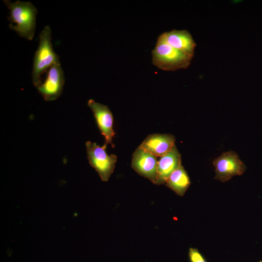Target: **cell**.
<instances>
[{"mask_svg": "<svg viewBox=\"0 0 262 262\" xmlns=\"http://www.w3.org/2000/svg\"><path fill=\"white\" fill-rule=\"evenodd\" d=\"M9 10V27L20 37L32 40L35 34L36 16L38 11L30 2L4 0Z\"/></svg>", "mask_w": 262, "mask_h": 262, "instance_id": "6da1fadb", "label": "cell"}, {"mask_svg": "<svg viewBox=\"0 0 262 262\" xmlns=\"http://www.w3.org/2000/svg\"><path fill=\"white\" fill-rule=\"evenodd\" d=\"M60 63L51 43V31L46 26L40 32L39 44L33 60L32 82L36 88L42 82V76L53 65Z\"/></svg>", "mask_w": 262, "mask_h": 262, "instance_id": "7a4b0ae2", "label": "cell"}, {"mask_svg": "<svg viewBox=\"0 0 262 262\" xmlns=\"http://www.w3.org/2000/svg\"><path fill=\"white\" fill-rule=\"evenodd\" d=\"M152 64L165 71L187 68L194 56L184 53L169 45L160 35L152 50Z\"/></svg>", "mask_w": 262, "mask_h": 262, "instance_id": "3957f363", "label": "cell"}, {"mask_svg": "<svg viewBox=\"0 0 262 262\" xmlns=\"http://www.w3.org/2000/svg\"><path fill=\"white\" fill-rule=\"evenodd\" d=\"M85 146L90 165L98 172L102 181H107L114 171L117 156L115 154L108 155L105 144L100 147L95 142L88 141Z\"/></svg>", "mask_w": 262, "mask_h": 262, "instance_id": "277c9868", "label": "cell"}, {"mask_svg": "<svg viewBox=\"0 0 262 262\" xmlns=\"http://www.w3.org/2000/svg\"><path fill=\"white\" fill-rule=\"evenodd\" d=\"M213 164L215 167L214 179L222 182L235 176L242 175L246 170L245 164L233 151L223 152L213 161Z\"/></svg>", "mask_w": 262, "mask_h": 262, "instance_id": "5b68a950", "label": "cell"}, {"mask_svg": "<svg viewBox=\"0 0 262 262\" xmlns=\"http://www.w3.org/2000/svg\"><path fill=\"white\" fill-rule=\"evenodd\" d=\"M65 85V76L61 63L50 67L45 80L36 87L45 100L53 101L62 95Z\"/></svg>", "mask_w": 262, "mask_h": 262, "instance_id": "8992f818", "label": "cell"}, {"mask_svg": "<svg viewBox=\"0 0 262 262\" xmlns=\"http://www.w3.org/2000/svg\"><path fill=\"white\" fill-rule=\"evenodd\" d=\"M157 157L139 147L132 154L131 167L155 184L157 180Z\"/></svg>", "mask_w": 262, "mask_h": 262, "instance_id": "52a82bcc", "label": "cell"}, {"mask_svg": "<svg viewBox=\"0 0 262 262\" xmlns=\"http://www.w3.org/2000/svg\"><path fill=\"white\" fill-rule=\"evenodd\" d=\"M88 106L94 114L98 127L105 138V145L111 144L112 147L113 139L115 133L113 129L114 118L109 107L98 103L92 99L88 100Z\"/></svg>", "mask_w": 262, "mask_h": 262, "instance_id": "ba28073f", "label": "cell"}, {"mask_svg": "<svg viewBox=\"0 0 262 262\" xmlns=\"http://www.w3.org/2000/svg\"><path fill=\"white\" fill-rule=\"evenodd\" d=\"M138 147L161 157L175 147V138L170 134H152L148 135Z\"/></svg>", "mask_w": 262, "mask_h": 262, "instance_id": "9c48e42d", "label": "cell"}, {"mask_svg": "<svg viewBox=\"0 0 262 262\" xmlns=\"http://www.w3.org/2000/svg\"><path fill=\"white\" fill-rule=\"evenodd\" d=\"M169 45L187 54L194 56L196 46L191 34L186 30H173L160 35Z\"/></svg>", "mask_w": 262, "mask_h": 262, "instance_id": "30bf717a", "label": "cell"}, {"mask_svg": "<svg viewBox=\"0 0 262 262\" xmlns=\"http://www.w3.org/2000/svg\"><path fill=\"white\" fill-rule=\"evenodd\" d=\"M180 165L181 156L175 146L158 161L156 185L164 184L171 174Z\"/></svg>", "mask_w": 262, "mask_h": 262, "instance_id": "8fae6325", "label": "cell"}, {"mask_svg": "<svg viewBox=\"0 0 262 262\" xmlns=\"http://www.w3.org/2000/svg\"><path fill=\"white\" fill-rule=\"evenodd\" d=\"M164 184L177 195L182 196L190 186L191 180L181 165L171 174Z\"/></svg>", "mask_w": 262, "mask_h": 262, "instance_id": "7c38bea8", "label": "cell"}, {"mask_svg": "<svg viewBox=\"0 0 262 262\" xmlns=\"http://www.w3.org/2000/svg\"><path fill=\"white\" fill-rule=\"evenodd\" d=\"M188 257L190 262H207L204 256L195 248H189Z\"/></svg>", "mask_w": 262, "mask_h": 262, "instance_id": "4fadbf2b", "label": "cell"}, {"mask_svg": "<svg viewBox=\"0 0 262 262\" xmlns=\"http://www.w3.org/2000/svg\"><path fill=\"white\" fill-rule=\"evenodd\" d=\"M262 262V261H260V262Z\"/></svg>", "mask_w": 262, "mask_h": 262, "instance_id": "5bb4252c", "label": "cell"}]
</instances>
